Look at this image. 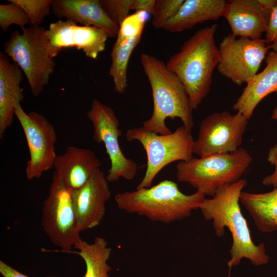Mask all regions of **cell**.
I'll list each match as a JSON object with an SVG mask.
<instances>
[{"mask_svg": "<svg viewBox=\"0 0 277 277\" xmlns=\"http://www.w3.org/2000/svg\"><path fill=\"white\" fill-rule=\"evenodd\" d=\"M246 180L220 187L212 198L204 199L199 209L206 220L212 221L216 235L222 238L227 228L231 234L232 243L227 265L231 269L247 259L255 266L266 264L269 257L264 243L255 245L240 206V195L247 185Z\"/></svg>", "mask_w": 277, "mask_h": 277, "instance_id": "6da1fadb", "label": "cell"}, {"mask_svg": "<svg viewBox=\"0 0 277 277\" xmlns=\"http://www.w3.org/2000/svg\"><path fill=\"white\" fill-rule=\"evenodd\" d=\"M216 24L199 29L166 63L184 84L193 110L209 93L212 75L220 60L215 34Z\"/></svg>", "mask_w": 277, "mask_h": 277, "instance_id": "7a4b0ae2", "label": "cell"}, {"mask_svg": "<svg viewBox=\"0 0 277 277\" xmlns=\"http://www.w3.org/2000/svg\"><path fill=\"white\" fill-rule=\"evenodd\" d=\"M141 63L149 82L153 98L152 115L143 123L147 130L159 134L172 132L166 124L168 118H179L191 131L194 120L190 98L181 80L155 56L143 53Z\"/></svg>", "mask_w": 277, "mask_h": 277, "instance_id": "3957f363", "label": "cell"}, {"mask_svg": "<svg viewBox=\"0 0 277 277\" xmlns=\"http://www.w3.org/2000/svg\"><path fill=\"white\" fill-rule=\"evenodd\" d=\"M205 197L198 191L185 194L176 183L164 180L148 188L118 193L114 200L118 209L128 213L167 224L189 217L200 208Z\"/></svg>", "mask_w": 277, "mask_h": 277, "instance_id": "277c9868", "label": "cell"}, {"mask_svg": "<svg viewBox=\"0 0 277 277\" xmlns=\"http://www.w3.org/2000/svg\"><path fill=\"white\" fill-rule=\"evenodd\" d=\"M252 161L243 148L231 153L192 157L177 164L176 177L205 196H213L220 187L240 180Z\"/></svg>", "mask_w": 277, "mask_h": 277, "instance_id": "5b68a950", "label": "cell"}, {"mask_svg": "<svg viewBox=\"0 0 277 277\" xmlns=\"http://www.w3.org/2000/svg\"><path fill=\"white\" fill-rule=\"evenodd\" d=\"M46 29L30 25L13 31L4 46V53L10 57L26 76L32 94L40 95L54 72L55 63L47 49Z\"/></svg>", "mask_w": 277, "mask_h": 277, "instance_id": "8992f818", "label": "cell"}, {"mask_svg": "<svg viewBox=\"0 0 277 277\" xmlns=\"http://www.w3.org/2000/svg\"><path fill=\"white\" fill-rule=\"evenodd\" d=\"M126 137L129 142H140L147 155L146 171L136 189L151 187L157 174L168 165L193 157L194 141L191 131L183 125L164 135L149 131L143 126L131 128L127 131Z\"/></svg>", "mask_w": 277, "mask_h": 277, "instance_id": "52a82bcc", "label": "cell"}, {"mask_svg": "<svg viewBox=\"0 0 277 277\" xmlns=\"http://www.w3.org/2000/svg\"><path fill=\"white\" fill-rule=\"evenodd\" d=\"M71 190L54 171L42 212L43 230L61 251L68 253L82 239L72 203Z\"/></svg>", "mask_w": 277, "mask_h": 277, "instance_id": "ba28073f", "label": "cell"}, {"mask_svg": "<svg viewBox=\"0 0 277 277\" xmlns=\"http://www.w3.org/2000/svg\"><path fill=\"white\" fill-rule=\"evenodd\" d=\"M218 72L235 84H247L257 73L270 49L265 39L225 36L219 46Z\"/></svg>", "mask_w": 277, "mask_h": 277, "instance_id": "9c48e42d", "label": "cell"}, {"mask_svg": "<svg viewBox=\"0 0 277 277\" xmlns=\"http://www.w3.org/2000/svg\"><path fill=\"white\" fill-rule=\"evenodd\" d=\"M87 117L93 127V138L103 143L110 161L111 166L106 178L109 182L120 178L132 180L136 175L137 165L133 160L126 157L119 144L122 135L120 123L113 110L98 100L92 101Z\"/></svg>", "mask_w": 277, "mask_h": 277, "instance_id": "30bf717a", "label": "cell"}, {"mask_svg": "<svg viewBox=\"0 0 277 277\" xmlns=\"http://www.w3.org/2000/svg\"><path fill=\"white\" fill-rule=\"evenodd\" d=\"M15 116L23 130L29 151L26 177L28 180L38 179L54 167L57 156L55 150V130L43 115L35 111L27 113L21 103L16 104Z\"/></svg>", "mask_w": 277, "mask_h": 277, "instance_id": "8fae6325", "label": "cell"}, {"mask_svg": "<svg viewBox=\"0 0 277 277\" xmlns=\"http://www.w3.org/2000/svg\"><path fill=\"white\" fill-rule=\"evenodd\" d=\"M248 120L237 112L227 111L212 113L202 121L193 153L199 157L231 153L242 145Z\"/></svg>", "mask_w": 277, "mask_h": 277, "instance_id": "7c38bea8", "label": "cell"}, {"mask_svg": "<svg viewBox=\"0 0 277 277\" xmlns=\"http://www.w3.org/2000/svg\"><path fill=\"white\" fill-rule=\"evenodd\" d=\"M45 35L47 49L52 58L64 48H75L93 60H96L105 50L109 37L105 31L98 27L62 19L51 23Z\"/></svg>", "mask_w": 277, "mask_h": 277, "instance_id": "4fadbf2b", "label": "cell"}, {"mask_svg": "<svg viewBox=\"0 0 277 277\" xmlns=\"http://www.w3.org/2000/svg\"><path fill=\"white\" fill-rule=\"evenodd\" d=\"M103 172L96 170L86 183L72 190L74 210L79 230L94 228L102 222L106 213V205L111 191Z\"/></svg>", "mask_w": 277, "mask_h": 277, "instance_id": "5bb4252c", "label": "cell"}, {"mask_svg": "<svg viewBox=\"0 0 277 277\" xmlns=\"http://www.w3.org/2000/svg\"><path fill=\"white\" fill-rule=\"evenodd\" d=\"M271 13L258 0H232L227 2L223 17L234 36L259 39L267 30Z\"/></svg>", "mask_w": 277, "mask_h": 277, "instance_id": "9a60e30c", "label": "cell"}, {"mask_svg": "<svg viewBox=\"0 0 277 277\" xmlns=\"http://www.w3.org/2000/svg\"><path fill=\"white\" fill-rule=\"evenodd\" d=\"M51 11L59 18L98 27L110 37L117 36L120 27L107 15L100 0H52Z\"/></svg>", "mask_w": 277, "mask_h": 277, "instance_id": "2e32d148", "label": "cell"}, {"mask_svg": "<svg viewBox=\"0 0 277 277\" xmlns=\"http://www.w3.org/2000/svg\"><path fill=\"white\" fill-rule=\"evenodd\" d=\"M101 165L92 150L71 146L57 156L54 168L66 185L74 190L84 185Z\"/></svg>", "mask_w": 277, "mask_h": 277, "instance_id": "e0dca14e", "label": "cell"}, {"mask_svg": "<svg viewBox=\"0 0 277 277\" xmlns=\"http://www.w3.org/2000/svg\"><path fill=\"white\" fill-rule=\"evenodd\" d=\"M23 71L14 62L10 63L7 56L0 52V138L11 126L15 115L16 106L24 98L21 87Z\"/></svg>", "mask_w": 277, "mask_h": 277, "instance_id": "ac0fdd59", "label": "cell"}, {"mask_svg": "<svg viewBox=\"0 0 277 277\" xmlns=\"http://www.w3.org/2000/svg\"><path fill=\"white\" fill-rule=\"evenodd\" d=\"M266 65L247 84L243 92L233 104L232 109L248 120L260 102L268 94L277 93V50L268 52Z\"/></svg>", "mask_w": 277, "mask_h": 277, "instance_id": "d6986e66", "label": "cell"}, {"mask_svg": "<svg viewBox=\"0 0 277 277\" xmlns=\"http://www.w3.org/2000/svg\"><path fill=\"white\" fill-rule=\"evenodd\" d=\"M227 2L225 0H185L177 13L163 28L179 32L209 21L223 17Z\"/></svg>", "mask_w": 277, "mask_h": 277, "instance_id": "ffe728a7", "label": "cell"}, {"mask_svg": "<svg viewBox=\"0 0 277 277\" xmlns=\"http://www.w3.org/2000/svg\"><path fill=\"white\" fill-rule=\"evenodd\" d=\"M240 202L248 211L258 230L263 233L277 230V187L261 193L242 191Z\"/></svg>", "mask_w": 277, "mask_h": 277, "instance_id": "44dd1931", "label": "cell"}, {"mask_svg": "<svg viewBox=\"0 0 277 277\" xmlns=\"http://www.w3.org/2000/svg\"><path fill=\"white\" fill-rule=\"evenodd\" d=\"M78 251H71L80 256L86 267L84 277H110L108 273L111 270L107 261L110 258L112 249L103 238L96 237L92 243L80 240L74 246Z\"/></svg>", "mask_w": 277, "mask_h": 277, "instance_id": "7402d4cb", "label": "cell"}, {"mask_svg": "<svg viewBox=\"0 0 277 277\" xmlns=\"http://www.w3.org/2000/svg\"><path fill=\"white\" fill-rule=\"evenodd\" d=\"M143 32L125 41L111 52V64L109 74L112 77L114 91L124 93L128 87L127 68L131 54L139 44Z\"/></svg>", "mask_w": 277, "mask_h": 277, "instance_id": "603a6c76", "label": "cell"}, {"mask_svg": "<svg viewBox=\"0 0 277 277\" xmlns=\"http://www.w3.org/2000/svg\"><path fill=\"white\" fill-rule=\"evenodd\" d=\"M149 14L145 11H137L126 17L119 26L117 38L112 48H117L125 41L143 32Z\"/></svg>", "mask_w": 277, "mask_h": 277, "instance_id": "cb8c5ba5", "label": "cell"}, {"mask_svg": "<svg viewBox=\"0 0 277 277\" xmlns=\"http://www.w3.org/2000/svg\"><path fill=\"white\" fill-rule=\"evenodd\" d=\"M19 6L28 15L31 25L41 26L51 10L52 0H8Z\"/></svg>", "mask_w": 277, "mask_h": 277, "instance_id": "d4e9b609", "label": "cell"}, {"mask_svg": "<svg viewBox=\"0 0 277 277\" xmlns=\"http://www.w3.org/2000/svg\"><path fill=\"white\" fill-rule=\"evenodd\" d=\"M19 26L22 30L31 25L29 16L18 5L10 3L0 5V27L6 32L10 25Z\"/></svg>", "mask_w": 277, "mask_h": 277, "instance_id": "484cf974", "label": "cell"}, {"mask_svg": "<svg viewBox=\"0 0 277 277\" xmlns=\"http://www.w3.org/2000/svg\"><path fill=\"white\" fill-rule=\"evenodd\" d=\"M185 0H155L152 24L154 28L163 29L179 12Z\"/></svg>", "mask_w": 277, "mask_h": 277, "instance_id": "4316f807", "label": "cell"}, {"mask_svg": "<svg viewBox=\"0 0 277 277\" xmlns=\"http://www.w3.org/2000/svg\"><path fill=\"white\" fill-rule=\"evenodd\" d=\"M133 0H100L101 5L109 18L119 26L129 14Z\"/></svg>", "mask_w": 277, "mask_h": 277, "instance_id": "83f0119b", "label": "cell"}, {"mask_svg": "<svg viewBox=\"0 0 277 277\" xmlns=\"http://www.w3.org/2000/svg\"><path fill=\"white\" fill-rule=\"evenodd\" d=\"M265 39L270 49L277 50V6L270 14Z\"/></svg>", "mask_w": 277, "mask_h": 277, "instance_id": "f1b7e54d", "label": "cell"}, {"mask_svg": "<svg viewBox=\"0 0 277 277\" xmlns=\"http://www.w3.org/2000/svg\"><path fill=\"white\" fill-rule=\"evenodd\" d=\"M267 160L274 166L273 172L264 177L262 180V184L265 186H272L274 188L277 187V143L274 145L269 150Z\"/></svg>", "mask_w": 277, "mask_h": 277, "instance_id": "f546056e", "label": "cell"}, {"mask_svg": "<svg viewBox=\"0 0 277 277\" xmlns=\"http://www.w3.org/2000/svg\"><path fill=\"white\" fill-rule=\"evenodd\" d=\"M155 0H133L131 10L145 11L152 14Z\"/></svg>", "mask_w": 277, "mask_h": 277, "instance_id": "4dcf8cb0", "label": "cell"}, {"mask_svg": "<svg viewBox=\"0 0 277 277\" xmlns=\"http://www.w3.org/2000/svg\"><path fill=\"white\" fill-rule=\"evenodd\" d=\"M0 273L3 277H29L2 261H0Z\"/></svg>", "mask_w": 277, "mask_h": 277, "instance_id": "1f68e13d", "label": "cell"}, {"mask_svg": "<svg viewBox=\"0 0 277 277\" xmlns=\"http://www.w3.org/2000/svg\"><path fill=\"white\" fill-rule=\"evenodd\" d=\"M260 6L270 12L277 6V0H258Z\"/></svg>", "mask_w": 277, "mask_h": 277, "instance_id": "d6a6232c", "label": "cell"}, {"mask_svg": "<svg viewBox=\"0 0 277 277\" xmlns=\"http://www.w3.org/2000/svg\"><path fill=\"white\" fill-rule=\"evenodd\" d=\"M271 117L273 120H277V105L273 110Z\"/></svg>", "mask_w": 277, "mask_h": 277, "instance_id": "836d02e7", "label": "cell"}]
</instances>
